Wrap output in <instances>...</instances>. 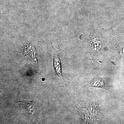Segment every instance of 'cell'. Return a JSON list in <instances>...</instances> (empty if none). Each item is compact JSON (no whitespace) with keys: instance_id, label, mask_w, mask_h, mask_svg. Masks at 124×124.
I'll use <instances>...</instances> for the list:
<instances>
[{"instance_id":"obj_1","label":"cell","mask_w":124,"mask_h":124,"mask_svg":"<svg viewBox=\"0 0 124 124\" xmlns=\"http://www.w3.org/2000/svg\"><path fill=\"white\" fill-rule=\"evenodd\" d=\"M51 44L54 52V69L59 77L63 79V78L62 74L61 63L59 53L60 50H57L55 49L52 43H51Z\"/></svg>"},{"instance_id":"obj_2","label":"cell","mask_w":124,"mask_h":124,"mask_svg":"<svg viewBox=\"0 0 124 124\" xmlns=\"http://www.w3.org/2000/svg\"><path fill=\"white\" fill-rule=\"evenodd\" d=\"M91 87H99L107 89L106 85L105 84L104 78L100 77L94 78L91 81L90 84Z\"/></svg>"}]
</instances>
